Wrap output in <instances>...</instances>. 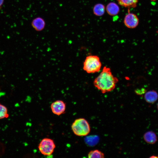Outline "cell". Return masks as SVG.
Returning a JSON list of instances; mask_svg holds the SVG:
<instances>
[{"instance_id":"1","label":"cell","mask_w":158,"mask_h":158,"mask_svg":"<svg viewBox=\"0 0 158 158\" xmlns=\"http://www.w3.org/2000/svg\"><path fill=\"white\" fill-rule=\"evenodd\" d=\"M118 81V78L112 74L111 69L105 66L95 78L93 83L98 90L104 94L114 90Z\"/></svg>"},{"instance_id":"2","label":"cell","mask_w":158,"mask_h":158,"mask_svg":"<svg viewBox=\"0 0 158 158\" xmlns=\"http://www.w3.org/2000/svg\"><path fill=\"white\" fill-rule=\"evenodd\" d=\"M71 128L74 134L78 136H86L90 131L88 122L84 118L75 119L71 125Z\"/></svg>"},{"instance_id":"3","label":"cell","mask_w":158,"mask_h":158,"mask_svg":"<svg viewBox=\"0 0 158 158\" xmlns=\"http://www.w3.org/2000/svg\"><path fill=\"white\" fill-rule=\"evenodd\" d=\"M99 57L96 55H90L86 56L83 63V69L88 73L99 72L102 67Z\"/></svg>"},{"instance_id":"4","label":"cell","mask_w":158,"mask_h":158,"mask_svg":"<svg viewBox=\"0 0 158 158\" xmlns=\"http://www.w3.org/2000/svg\"><path fill=\"white\" fill-rule=\"evenodd\" d=\"M55 147L56 145L54 141L49 138L43 139L38 145L40 152L42 154L47 156L52 154Z\"/></svg>"},{"instance_id":"5","label":"cell","mask_w":158,"mask_h":158,"mask_svg":"<svg viewBox=\"0 0 158 158\" xmlns=\"http://www.w3.org/2000/svg\"><path fill=\"white\" fill-rule=\"evenodd\" d=\"M123 23L125 26L130 29H134L137 27L139 23V19L135 14L128 13L125 16Z\"/></svg>"},{"instance_id":"6","label":"cell","mask_w":158,"mask_h":158,"mask_svg":"<svg viewBox=\"0 0 158 158\" xmlns=\"http://www.w3.org/2000/svg\"><path fill=\"white\" fill-rule=\"evenodd\" d=\"M66 104L63 101L57 100L53 102L51 104L50 107L52 113L57 116L64 114L66 109Z\"/></svg>"},{"instance_id":"7","label":"cell","mask_w":158,"mask_h":158,"mask_svg":"<svg viewBox=\"0 0 158 158\" xmlns=\"http://www.w3.org/2000/svg\"><path fill=\"white\" fill-rule=\"evenodd\" d=\"M31 25L36 31L40 32L43 30L45 27L46 23L42 18L38 17L34 18L31 22Z\"/></svg>"},{"instance_id":"8","label":"cell","mask_w":158,"mask_h":158,"mask_svg":"<svg viewBox=\"0 0 158 158\" xmlns=\"http://www.w3.org/2000/svg\"><path fill=\"white\" fill-rule=\"evenodd\" d=\"M106 11L110 16H115L119 13L120 8L118 5L114 2L109 3L105 7Z\"/></svg>"},{"instance_id":"9","label":"cell","mask_w":158,"mask_h":158,"mask_svg":"<svg viewBox=\"0 0 158 158\" xmlns=\"http://www.w3.org/2000/svg\"><path fill=\"white\" fill-rule=\"evenodd\" d=\"M144 98L145 101L150 104L155 103L158 99V94L154 90L149 91L145 92L144 95Z\"/></svg>"},{"instance_id":"10","label":"cell","mask_w":158,"mask_h":158,"mask_svg":"<svg viewBox=\"0 0 158 158\" xmlns=\"http://www.w3.org/2000/svg\"><path fill=\"white\" fill-rule=\"evenodd\" d=\"M143 137L145 142L149 144H154L157 140L156 134L154 132L152 131H149L145 133Z\"/></svg>"},{"instance_id":"11","label":"cell","mask_w":158,"mask_h":158,"mask_svg":"<svg viewBox=\"0 0 158 158\" xmlns=\"http://www.w3.org/2000/svg\"><path fill=\"white\" fill-rule=\"evenodd\" d=\"M120 6L128 8H135L137 6L138 0H117Z\"/></svg>"},{"instance_id":"12","label":"cell","mask_w":158,"mask_h":158,"mask_svg":"<svg viewBox=\"0 0 158 158\" xmlns=\"http://www.w3.org/2000/svg\"><path fill=\"white\" fill-rule=\"evenodd\" d=\"M105 7L103 4L97 3L95 4L93 8V14L97 16H103L106 11Z\"/></svg>"},{"instance_id":"13","label":"cell","mask_w":158,"mask_h":158,"mask_svg":"<svg viewBox=\"0 0 158 158\" xmlns=\"http://www.w3.org/2000/svg\"><path fill=\"white\" fill-rule=\"evenodd\" d=\"M88 157L89 158H104V155L102 151L98 150L90 151L88 154Z\"/></svg>"},{"instance_id":"14","label":"cell","mask_w":158,"mask_h":158,"mask_svg":"<svg viewBox=\"0 0 158 158\" xmlns=\"http://www.w3.org/2000/svg\"><path fill=\"white\" fill-rule=\"evenodd\" d=\"M9 116L7 108L0 103V119L8 118Z\"/></svg>"},{"instance_id":"15","label":"cell","mask_w":158,"mask_h":158,"mask_svg":"<svg viewBox=\"0 0 158 158\" xmlns=\"http://www.w3.org/2000/svg\"><path fill=\"white\" fill-rule=\"evenodd\" d=\"M135 93L138 95H142L146 92L145 89L142 88L140 89H137L135 90Z\"/></svg>"},{"instance_id":"16","label":"cell","mask_w":158,"mask_h":158,"mask_svg":"<svg viewBox=\"0 0 158 158\" xmlns=\"http://www.w3.org/2000/svg\"><path fill=\"white\" fill-rule=\"evenodd\" d=\"M4 0H0V6H1L4 2Z\"/></svg>"},{"instance_id":"17","label":"cell","mask_w":158,"mask_h":158,"mask_svg":"<svg viewBox=\"0 0 158 158\" xmlns=\"http://www.w3.org/2000/svg\"><path fill=\"white\" fill-rule=\"evenodd\" d=\"M150 158H158V156L156 155H152L150 157Z\"/></svg>"},{"instance_id":"18","label":"cell","mask_w":158,"mask_h":158,"mask_svg":"<svg viewBox=\"0 0 158 158\" xmlns=\"http://www.w3.org/2000/svg\"><path fill=\"white\" fill-rule=\"evenodd\" d=\"M157 109L158 110V102L157 103Z\"/></svg>"},{"instance_id":"19","label":"cell","mask_w":158,"mask_h":158,"mask_svg":"<svg viewBox=\"0 0 158 158\" xmlns=\"http://www.w3.org/2000/svg\"><path fill=\"white\" fill-rule=\"evenodd\" d=\"M152 1H155L156 0H151Z\"/></svg>"},{"instance_id":"20","label":"cell","mask_w":158,"mask_h":158,"mask_svg":"<svg viewBox=\"0 0 158 158\" xmlns=\"http://www.w3.org/2000/svg\"><path fill=\"white\" fill-rule=\"evenodd\" d=\"M157 33H158V31H157Z\"/></svg>"}]
</instances>
